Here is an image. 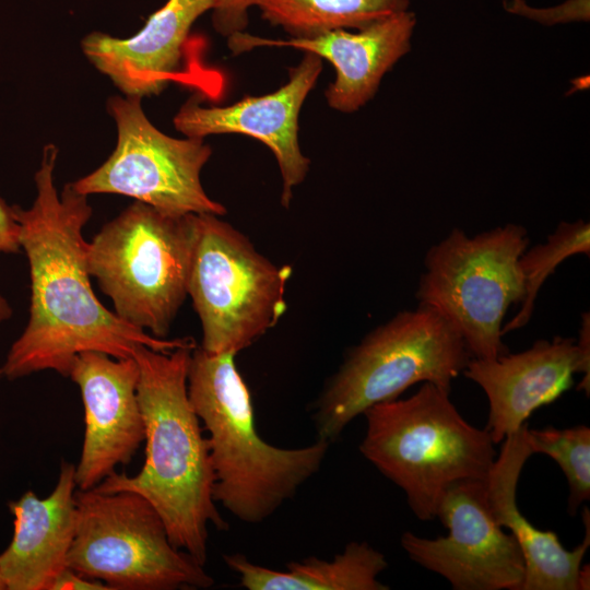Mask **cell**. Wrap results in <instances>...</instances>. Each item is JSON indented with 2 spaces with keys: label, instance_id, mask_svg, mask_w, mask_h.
Returning a JSON list of instances; mask_svg holds the SVG:
<instances>
[{
  "label": "cell",
  "instance_id": "obj_20",
  "mask_svg": "<svg viewBox=\"0 0 590 590\" xmlns=\"http://www.w3.org/2000/svg\"><path fill=\"white\" fill-rule=\"evenodd\" d=\"M409 0H258L262 17L292 38H308L334 30H362L405 11Z\"/></svg>",
  "mask_w": 590,
  "mask_h": 590
},
{
  "label": "cell",
  "instance_id": "obj_27",
  "mask_svg": "<svg viewBox=\"0 0 590 590\" xmlns=\"http://www.w3.org/2000/svg\"><path fill=\"white\" fill-rule=\"evenodd\" d=\"M0 590H5V586H4V582L1 578V575H0Z\"/></svg>",
  "mask_w": 590,
  "mask_h": 590
},
{
  "label": "cell",
  "instance_id": "obj_11",
  "mask_svg": "<svg viewBox=\"0 0 590 590\" xmlns=\"http://www.w3.org/2000/svg\"><path fill=\"white\" fill-rule=\"evenodd\" d=\"M437 517L449 530L447 536L401 535L411 560L447 579L455 590H520L524 558L514 535L492 514L486 479L452 484Z\"/></svg>",
  "mask_w": 590,
  "mask_h": 590
},
{
  "label": "cell",
  "instance_id": "obj_9",
  "mask_svg": "<svg viewBox=\"0 0 590 590\" xmlns=\"http://www.w3.org/2000/svg\"><path fill=\"white\" fill-rule=\"evenodd\" d=\"M67 566L111 590L206 589L214 579L169 540L155 508L132 492L76 489Z\"/></svg>",
  "mask_w": 590,
  "mask_h": 590
},
{
  "label": "cell",
  "instance_id": "obj_10",
  "mask_svg": "<svg viewBox=\"0 0 590 590\" xmlns=\"http://www.w3.org/2000/svg\"><path fill=\"white\" fill-rule=\"evenodd\" d=\"M141 99H108L117 128L116 148L98 168L73 181L74 188L85 196L130 197L170 216L224 215L226 208L211 199L201 184V170L212 154L210 145L202 138L176 139L161 132L145 116Z\"/></svg>",
  "mask_w": 590,
  "mask_h": 590
},
{
  "label": "cell",
  "instance_id": "obj_13",
  "mask_svg": "<svg viewBox=\"0 0 590 590\" xmlns=\"http://www.w3.org/2000/svg\"><path fill=\"white\" fill-rule=\"evenodd\" d=\"M321 70V58L304 52L287 83L273 93L223 107H202L200 96L193 95L175 115L174 126L188 138L240 133L261 141L275 156L283 180L281 203L288 208L293 189L305 180L310 164L299 148L298 116Z\"/></svg>",
  "mask_w": 590,
  "mask_h": 590
},
{
  "label": "cell",
  "instance_id": "obj_25",
  "mask_svg": "<svg viewBox=\"0 0 590 590\" xmlns=\"http://www.w3.org/2000/svg\"><path fill=\"white\" fill-rule=\"evenodd\" d=\"M49 590H111L103 581L81 575L69 567L54 580Z\"/></svg>",
  "mask_w": 590,
  "mask_h": 590
},
{
  "label": "cell",
  "instance_id": "obj_15",
  "mask_svg": "<svg viewBox=\"0 0 590 590\" xmlns=\"http://www.w3.org/2000/svg\"><path fill=\"white\" fill-rule=\"evenodd\" d=\"M415 25V14L405 10L355 33L334 30L308 38L267 39L239 32L228 37V47L234 54L261 46L292 47L328 60L337 73L326 91L328 105L353 113L374 97L384 75L411 49Z\"/></svg>",
  "mask_w": 590,
  "mask_h": 590
},
{
  "label": "cell",
  "instance_id": "obj_8",
  "mask_svg": "<svg viewBox=\"0 0 590 590\" xmlns=\"http://www.w3.org/2000/svg\"><path fill=\"white\" fill-rule=\"evenodd\" d=\"M194 226L188 296L201 321V347L236 355L285 314L293 269L273 263L220 215L194 214Z\"/></svg>",
  "mask_w": 590,
  "mask_h": 590
},
{
  "label": "cell",
  "instance_id": "obj_18",
  "mask_svg": "<svg viewBox=\"0 0 590 590\" xmlns=\"http://www.w3.org/2000/svg\"><path fill=\"white\" fill-rule=\"evenodd\" d=\"M75 465L63 461L52 492L33 491L9 503L13 534L0 553L5 590H49L66 569L76 528Z\"/></svg>",
  "mask_w": 590,
  "mask_h": 590
},
{
  "label": "cell",
  "instance_id": "obj_4",
  "mask_svg": "<svg viewBox=\"0 0 590 590\" xmlns=\"http://www.w3.org/2000/svg\"><path fill=\"white\" fill-rule=\"evenodd\" d=\"M447 391L432 382L405 399L365 410L362 455L406 495L423 521L437 517L446 491L464 480L486 479L496 458L486 428L468 423Z\"/></svg>",
  "mask_w": 590,
  "mask_h": 590
},
{
  "label": "cell",
  "instance_id": "obj_19",
  "mask_svg": "<svg viewBox=\"0 0 590 590\" xmlns=\"http://www.w3.org/2000/svg\"><path fill=\"white\" fill-rule=\"evenodd\" d=\"M248 590H388L377 577L388 567L385 555L367 542H350L333 559L315 556L290 562L286 570H273L243 554L223 556Z\"/></svg>",
  "mask_w": 590,
  "mask_h": 590
},
{
  "label": "cell",
  "instance_id": "obj_16",
  "mask_svg": "<svg viewBox=\"0 0 590 590\" xmlns=\"http://www.w3.org/2000/svg\"><path fill=\"white\" fill-rule=\"evenodd\" d=\"M526 423L503 440L499 455L486 477L487 500L496 522L507 528L524 558L520 590H588L589 565L581 567L590 546V512L582 509L585 538L574 550H566L557 534L535 528L519 510L516 493L522 468L532 451Z\"/></svg>",
  "mask_w": 590,
  "mask_h": 590
},
{
  "label": "cell",
  "instance_id": "obj_22",
  "mask_svg": "<svg viewBox=\"0 0 590 590\" xmlns=\"http://www.w3.org/2000/svg\"><path fill=\"white\" fill-rule=\"evenodd\" d=\"M527 439L532 455H546L562 469L569 488L568 510L574 516L590 499V428L586 425L563 429L528 427Z\"/></svg>",
  "mask_w": 590,
  "mask_h": 590
},
{
  "label": "cell",
  "instance_id": "obj_1",
  "mask_svg": "<svg viewBox=\"0 0 590 590\" xmlns=\"http://www.w3.org/2000/svg\"><path fill=\"white\" fill-rule=\"evenodd\" d=\"M57 156L56 145L44 146L34 176L35 200L28 209L14 205L21 250L30 269V316L0 366V380L44 370L69 377L74 358L87 351L129 358L140 345L170 352L196 344L192 338H156L122 321L98 300L83 237L93 209L88 196L72 182L58 193L54 179Z\"/></svg>",
  "mask_w": 590,
  "mask_h": 590
},
{
  "label": "cell",
  "instance_id": "obj_14",
  "mask_svg": "<svg viewBox=\"0 0 590 590\" xmlns=\"http://www.w3.org/2000/svg\"><path fill=\"white\" fill-rule=\"evenodd\" d=\"M582 374L578 391L590 393V366L578 351L576 339H541L529 349L493 359L471 358L462 374L477 384L488 400L485 428L494 444L518 432L539 408L553 403Z\"/></svg>",
  "mask_w": 590,
  "mask_h": 590
},
{
  "label": "cell",
  "instance_id": "obj_2",
  "mask_svg": "<svg viewBox=\"0 0 590 590\" xmlns=\"http://www.w3.org/2000/svg\"><path fill=\"white\" fill-rule=\"evenodd\" d=\"M196 346L170 352L135 349L145 460L135 475L115 472L94 489L144 497L164 521L170 542L204 566L209 526L225 531L228 523L213 498L209 441L188 397V368Z\"/></svg>",
  "mask_w": 590,
  "mask_h": 590
},
{
  "label": "cell",
  "instance_id": "obj_3",
  "mask_svg": "<svg viewBox=\"0 0 590 590\" xmlns=\"http://www.w3.org/2000/svg\"><path fill=\"white\" fill-rule=\"evenodd\" d=\"M235 354L192 350L187 390L209 437L213 498L240 521L271 517L321 468L330 441L285 449L264 441L255 425L248 387Z\"/></svg>",
  "mask_w": 590,
  "mask_h": 590
},
{
  "label": "cell",
  "instance_id": "obj_7",
  "mask_svg": "<svg viewBox=\"0 0 590 590\" xmlns=\"http://www.w3.org/2000/svg\"><path fill=\"white\" fill-rule=\"evenodd\" d=\"M527 229L507 223L469 237L453 228L424 258L415 296L458 331L473 358L508 353L503 320L524 295L519 258L528 248Z\"/></svg>",
  "mask_w": 590,
  "mask_h": 590
},
{
  "label": "cell",
  "instance_id": "obj_26",
  "mask_svg": "<svg viewBox=\"0 0 590 590\" xmlns=\"http://www.w3.org/2000/svg\"><path fill=\"white\" fill-rule=\"evenodd\" d=\"M13 315V309L9 302L0 294V323L9 320Z\"/></svg>",
  "mask_w": 590,
  "mask_h": 590
},
{
  "label": "cell",
  "instance_id": "obj_23",
  "mask_svg": "<svg viewBox=\"0 0 590 590\" xmlns=\"http://www.w3.org/2000/svg\"><path fill=\"white\" fill-rule=\"evenodd\" d=\"M258 0H213L212 24L217 33L227 38L244 32L248 24V10Z\"/></svg>",
  "mask_w": 590,
  "mask_h": 590
},
{
  "label": "cell",
  "instance_id": "obj_12",
  "mask_svg": "<svg viewBox=\"0 0 590 590\" xmlns=\"http://www.w3.org/2000/svg\"><path fill=\"white\" fill-rule=\"evenodd\" d=\"M140 369L134 357L115 358L87 351L73 361L69 378L84 406V436L75 465L78 489L96 487L129 464L145 438L138 398Z\"/></svg>",
  "mask_w": 590,
  "mask_h": 590
},
{
  "label": "cell",
  "instance_id": "obj_24",
  "mask_svg": "<svg viewBox=\"0 0 590 590\" xmlns=\"http://www.w3.org/2000/svg\"><path fill=\"white\" fill-rule=\"evenodd\" d=\"M19 251H21L20 224L15 216V208L0 198V252Z\"/></svg>",
  "mask_w": 590,
  "mask_h": 590
},
{
  "label": "cell",
  "instance_id": "obj_21",
  "mask_svg": "<svg viewBox=\"0 0 590 590\" xmlns=\"http://www.w3.org/2000/svg\"><path fill=\"white\" fill-rule=\"evenodd\" d=\"M575 255H590V225L583 220L560 222L546 241L526 249L519 258L524 295L520 309L502 328V335L524 327L531 319L540 288L555 269Z\"/></svg>",
  "mask_w": 590,
  "mask_h": 590
},
{
  "label": "cell",
  "instance_id": "obj_17",
  "mask_svg": "<svg viewBox=\"0 0 590 590\" xmlns=\"http://www.w3.org/2000/svg\"><path fill=\"white\" fill-rule=\"evenodd\" d=\"M212 8L213 0H167L131 37L90 33L83 54L126 96L158 94L179 75L192 24Z\"/></svg>",
  "mask_w": 590,
  "mask_h": 590
},
{
  "label": "cell",
  "instance_id": "obj_6",
  "mask_svg": "<svg viewBox=\"0 0 590 590\" xmlns=\"http://www.w3.org/2000/svg\"><path fill=\"white\" fill-rule=\"evenodd\" d=\"M194 237V214L134 201L86 244L87 269L122 321L166 339L188 296Z\"/></svg>",
  "mask_w": 590,
  "mask_h": 590
},
{
  "label": "cell",
  "instance_id": "obj_5",
  "mask_svg": "<svg viewBox=\"0 0 590 590\" xmlns=\"http://www.w3.org/2000/svg\"><path fill=\"white\" fill-rule=\"evenodd\" d=\"M472 358L458 331L432 308L398 312L345 356L314 408L318 438L335 440L371 405L432 382L447 391Z\"/></svg>",
  "mask_w": 590,
  "mask_h": 590
}]
</instances>
